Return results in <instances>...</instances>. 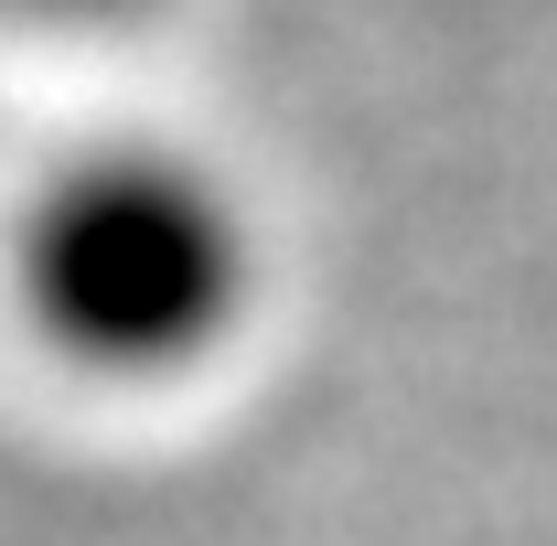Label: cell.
Segmentation results:
<instances>
[{
	"label": "cell",
	"instance_id": "cell-2",
	"mask_svg": "<svg viewBox=\"0 0 557 546\" xmlns=\"http://www.w3.org/2000/svg\"><path fill=\"white\" fill-rule=\"evenodd\" d=\"M0 11H33V22H119L139 0H0Z\"/></svg>",
	"mask_w": 557,
	"mask_h": 546
},
{
	"label": "cell",
	"instance_id": "cell-1",
	"mask_svg": "<svg viewBox=\"0 0 557 546\" xmlns=\"http://www.w3.org/2000/svg\"><path fill=\"white\" fill-rule=\"evenodd\" d=\"M22 311L97 375L194 364L247 300V225L172 150H97L22 214Z\"/></svg>",
	"mask_w": 557,
	"mask_h": 546
}]
</instances>
